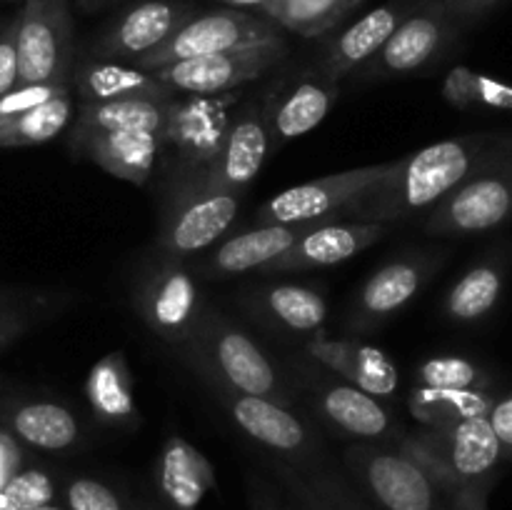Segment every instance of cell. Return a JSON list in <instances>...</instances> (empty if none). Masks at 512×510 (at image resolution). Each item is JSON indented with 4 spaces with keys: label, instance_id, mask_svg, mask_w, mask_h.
Segmentation results:
<instances>
[{
    "label": "cell",
    "instance_id": "cell-5",
    "mask_svg": "<svg viewBox=\"0 0 512 510\" xmlns=\"http://www.w3.org/2000/svg\"><path fill=\"white\" fill-rule=\"evenodd\" d=\"M350 483L378 510H450V495L400 445L355 443L343 455Z\"/></svg>",
    "mask_w": 512,
    "mask_h": 510
},
{
    "label": "cell",
    "instance_id": "cell-43",
    "mask_svg": "<svg viewBox=\"0 0 512 510\" xmlns=\"http://www.w3.org/2000/svg\"><path fill=\"white\" fill-rule=\"evenodd\" d=\"M503 0H443L445 10L450 13V18L458 23V28H468L475 25L478 20H483L490 10H495Z\"/></svg>",
    "mask_w": 512,
    "mask_h": 510
},
{
    "label": "cell",
    "instance_id": "cell-10",
    "mask_svg": "<svg viewBox=\"0 0 512 510\" xmlns=\"http://www.w3.org/2000/svg\"><path fill=\"white\" fill-rule=\"evenodd\" d=\"M240 108L238 95H175L168 108L163 150L178 158L183 173H205L220 155L235 113Z\"/></svg>",
    "mask_w": 512,
    "mask_h": 510
},
{
    "label": "cell",
    "instance_id": "cell-29",
    "mask_svg": "<svg viewBox=\"0 0 512 510\" xmlns=\"http://www.w3.org/2000/svg\"><path fill=\"white\" fill-rule=\"evenodd\" d=\"M5 420L13 435L40 450H68L80 440L78 418L65 405L53 400L13 405Z\"/></svg>",
    "mask_w": 512,
    "mask_h": 510
},
{
    "label": "cell",
    "instance_id": "cell-8",
    "mask_svg": "<svg viewBox=\"0 0 512 510\" xmlns=\"http://www.w3.org/2000/svg\"><path fill=\"white\" fill-rule=\"evenodd\" d=\"M18 85H63L73 65V15L68 0H25L15 15Z\"/></svg>",
    "mask_w": 512,
    "mask_h": 510
},
{
    "label": "cell",
    "instance_id": "cell-32",
    "mask_svg": "<svg viewBox=\"0 0 512 510\" xmlns=\"http://www.w3.org/2000/svg\"><path fill=\"white\" fill-rule=\"evenodd\" d=\"M505 270L500 260H485L470 268L445 298V315L455 323H473L485 318L500 300Z\"/></svg>",
    "mask_w": 512,
    "mask_h": 510
},
{
    "label": "cell",
    "instance_id": "cell-26",
    "mask_svg": "<svg viewBox=\"0 0 512 510\" xmlns=\"http://www.w3.org/2000/svg\"><path fill=\"white\" fill-rule=\"evenodd\" d=\"M80 103H108V100H173L175 93L160 83L150 70L128 68L118 60L95 58L75 75Z\"/></svg>",
    "mask_w": 512,
    "mask_h": 510
},
{
    "label": "cell",
    "instance_id": "cell-50",
    "mask_svg": "<svg viewBox=\"0 0 512 510\" xmlns=\"http://www.w3.org/2000/svg\"><path fill=\"white\" fill-rule=\"evenodd\" d=\"M30 510H63V508L55 503H50V505H38V508H30Z\"/></svg>",
    "mask_w": 512,
    "mask_h": 510
},
{
    "label": "cell",
    "instance_id": "cell-51",
    "mask_svg": "<svg viewBox=\"0 0 512 510\" xmlns=\"http://www.w3.org/2000/svg\"><path fill=\"white\" fill-rule=\"evenodd\" d=\"M235 3H255V5H263L265 0H235Z\"/></svg>",
    "mask_w": 512,
    "mask_h": 510
},
{
    "label": "cell",
    "instance_id": "cell-3",
    "mask_svg": "<svg viewBox=\"0 0 512 510\" xmlns=\"http://www.w3.org/2000/svg\"><path fill=\"white\" fill-rule=\"evenodd\" d=\"M512 220V133H500L478 168L423 220L430 235H478Z\"/></svg>",
    "mask_w": 512,
    "mask_h": 510
},
{
    "label": "cell",
    "instance_id": "cell-36",
    "mask_svg": "<svg viewBox=\"0 0 512 510\" xmlns=\"http://www.w3.org/2000/svg\"><path fill=\"white\" fill-rule=\"evenodd\" d=\"M443 95L455 108H473V105H485V108L512 110V88L500 83V80L488 78L475 70L458 68L445 75Z\"/></svg>",
    "mask_w": 512,
    "mask_h": 510
},
{
    "label": "cell",
    "instance_id": "cell-19",
    "mask_svg": "<svg viewBox=\"0 0 512 510\" xmlns=\"http://www.w3.org/2000/svg\"><path fill=\"white\" fill-rule=\"evenodd\" d=\"M440 260H443V253H410L375 270L365 280L355 300L353 315H350L353 328L368 330L393 318L420 293Z\"/></svg>",
    "mask_w": 512,
    "mask_h": 510
},
{
    "label": "cell",
    "instance_id": "cell-38",
    "mask_svg": "<svg viewBox=\"0 0 512 510\" xmlns=\"http://www.w3.org/2000/svg\"><path fill=\"white\" fill-rule=\"evenodd\" d=\"M3 493L8 495V500L15 505V510H30L38 508V505L55 503L58 488H55V480L48 470L28 468L18 470V473L8 480Z\"/></svg>",
    "mask_w": 512,
    "mask_h": 510
},
{
    "label": "cell",
    "instance_id": "cell-42",
    "mask_svg": "<svg viewBox=\"0 0 512 510\" xmlns=\"http://www.w3.org/2000/svg\"><path fill=\"white\" fill-rule=\"evenodd\" d=\"M15 30L18 20H8L0 28V98L18 85V55H15Z\"/></svg>",
    "mask_w": 512,
    "mask_h": 510
},
{
    "label": "cell",
    "instance_id": "cell-31",
    "mask_svg": "<svg viewBox=\"0 0 512 510\" xmlns=\"http://www.w3.org/2000/svg\"><path fill=\"white\" fill-rule=\"evenodd\" d=\"M170 100H108L80 103L75 128L80 130H138L163 135Z\"/></svg>",
    "mask_w": 512,
    "mask_h": 510
},
{
    "label": "cell",
    "instance_id": "cell-2",
    "mask_svg": "<svg viewBox=\"0 0 512 510\" xmlns=\"http://www.w3.org/2000/svg\"><path fill=\"white\" fill-rule=\"evenodd\" d=\"M183 355L213 385V390L258 395L285 408L293 405L295 398L288 380L270 363L263 348L210 305L193 340L183 348Z\"/></svg>",
    "mask_w": 512,
    "mask_h": 510
},
{
    "label": "cell",
    "instance_id": "cell-7",
    "mask_svg": "<svg viewBox=\"0 0 512 510\" xmlns=\"http://www.w3.org/2000/svg\"><path fill=\"white\" fill-rule=\"evenodd\" d=\"M135 308L163 343L183 350L193 340L208 303L188 260L163 255L140 278Z\"/></svg>",
    "mask_w": 512,
    "mask_h": 510
},
{
    "label": "cell",
    "instance_id": "cell-34",
    "mask_svg": "<svg viewBox=\"0 0 512 510\" xmlns=\"http://www.w3.org/2000/svg\"><path fill=\"white\" fill-rule=\"evenodd\" d=\"M495 400L485 390H450V388H428L418 385L410 390L408 408L410 415L420 425H448L455 420L478 418L488 415Z\"/></svg>",
    "mask_w": 512,
    "mask_h": 510
},
{
    "label": "cell",
    "instance_id": "cell-47",
    "mask_svg": "<svg viewBox=\"0 0 512 510\" xmlns=\"http://www.w3.org/2000/svg\"><path fill=\"white\" fill-rule=\"evenodd\" d=\"M253 510H305L303 505H285L280 503L278 498H273V495H258L253 503Z\"/></svg>",
    "mask_w": 512,
    "mask_h": 510
},
{
    "label": "cell",
    "instance_id": "cell-17",
    "mask_svg": "<svg viewBox=\"0 0 512 510\" xmlns=\"http://www.w3.org/2000/svg\"><path fill=\"white\" fill-rule=\"evenodd\" d=\"M308 388L315 408L343 435L363 443H400V425L375 395L333 378H313L308 373Z\"/></svg>",
    "mask_w": 512,
    "mask_h": 510
},
{
    "label": "cell",
    "instance_id": "cell-13",
    "mask_svg": "<svg viewBox=\"0 0 512 510\" xmlns=\"http://www.w3.org/2000/svg\"><path fill=\"white\" fill-rule=\"evenodd\" d=\"M285 55H288L285 40L273 38L225 53L205 55V58L180 60L150 73L168 85L175 95H223L268 73Z\"/></svg>",
    "mask_w": 512,
    "mask_h": 510
},
{
    "label": "cell",
    "instance_id": "cell-21",
    "mask_svg": "<svg viewBox=\"0 0 512 510\" xmlns=\"http://www.w3.org/2000/svg\"><path fill=\"white\" fill-rule=\"evenodd\" d=\"M390 233V225L368 223V220H328V223H315L313 228L300 235L298 243L270 263L263 275H280L290 270H310V268H330V265L345 263L370 248L373 243L383 240Z\"/></svg>",
    "mask_w": 512,
    "mask_h": 510
},
{
    "label": "cell",
    "instance_id": "cell-27",
    "mask_svg": "<svg viewBox=\"0 0 512 510\" xmlns=\"http://www.w3.org/2000/svg\"><path fill=\"white\" fill-rule=\"evenodd\" d=\"M245 303L265 323L278 325L288 333H318L328 318V303L323 295L305 285H268V288L253 290Z\"/></svg>",
    "mask_w": 512,
    "mask_h": 510
},
{
    "label": "cell",
    "instance_id": "cell-24",
    "mask_svg": "<svg viewBox=\"0 0 512 510\" xmlns=\"http://www.w3.org/2000/svg\"><path fill=\"white\" fill-rule=\"evenodd\" d=\"M305 348L310 358L323 365L328 373H335L340 380L375 398H390L398 390V368L390 363L383 350L373 345L358 343V340H333L323 330H318Z\"/></svg>",
    "mask_w": 512,
    "mask_h": 510
},
{
    "label": "cell",
    "instance_id": "cell-35",
    "mask_svg": "<svg viewBox=\"0 0 512 510\" xmlns=\"http://www.w3.org/2000/svg\"><path fill=\"white\" fill-rule=\"evenodd\" d=\"M73 118V98L70 90L45 100L43 105L13 115L0 123V148H25L40 145L63 133L65 125Z\"/></svg>",
    "mask_w": 512,
    "mask_h": 510
},
{
    "label": "cell",
    "instance_id": "cell-14",
    "mask_svg": "<svg viewBox=\"0 0 512 510\" xmlns=\"http://www.w3.org/2000/svg\"><path fill=\"white\" fill-rule=\"evenodd\" d=\"M215 393L238 428L250 440L263 445L268 453L278 455L280 463L295 470H310L320 465L318 435L293 410L273 400L258 398V395H240L228 393V390H215Z\"/></svg>",
    "mask_w": 512,
    "mask_h": 510
},
{
    "label": "cell",
    "instance_id": "cell-44",
    "mask_svg": "<svg viewBox=\"0 0 512 510\" xmlns=\"http://www.w3.org/2000/svg\"><path fill=\"white\" fill-rule=\"evenodd\" d=\"M490 425H493L498 443L503 448V455L512 458V395H505L503 400L493 403L488 413Z\"/></svg>",
    "mask_w": 512,
    "mask_h": 510
},
{
    "label": "cell",
    "instance_id": "cell-48",
    "mask_svg": "<svg viewBox=\"0 0 512 510\" xmlns=\"http://www.w3.org/2000/svg\"><path fill=\"white\" fill-rule=\"evenodd\" d=\"M80 5H83L85 10H93V8H98V5H103V3H108V0H78Z\"/></svg>",
    "mask_w": 512,
    "mask_h": 510
},
{
    "label": "cell",
    "instance_id": "cell-16",
    "mask_svg": "<svg viewBox=\"0 0 512 510\" xmlns=\"http://www.w3.org/2000/svg\"><path fill=\"white\" fill-rule=\"evenodd\" d=\"M315 223L300 225H253L250 230L233 235L228 240H218L213 248L200 253L190 263L195 275L203 278H233L245 273H263L270 263L283 258L300 240V235Z\"/></svg>",
    "mask_w": 512,
    "mask_h": 510
},
{
    "label": "cell",
    "instance_id": "cell-25",
    "mask_svg": "<svg viewBox=\"0 0 512 510\" xmlns=\"http://www.w3.org/2000/svg\"><path fill=\"white\" fill-rule=\"evenodd\" d=\"M215 485L210 460L183 435H168L158 460V488L170 510H198Z\"/></svg>",
    "mask_w": 512,
    "mask_h": 510
},
{
    "label": "cell",
    "instance_id": "cell-39",
    "mask_svg": "<svg viewBox=\"0 0 512 510\" xmlns=\"http://www.w3.org/2000/svg\"><path fill=\"white\" fill-rule=\"evenodd\" d=\"M65 505L68 510H128L110 485L88 475H78L65 483Z\"/></svg>",
    "mask_w": 512,
    "mask_h": 510
},
{
    "label": "cell",
    "instance_id": "cell-9",
    "mask_svg": "<svg viewBox=\"0 0 512 510\" xmlns=\"http://www.w3.org/2000/svg\"><path fill=\"white\" fill-rule=\"evenodd\" d=\"M458 33V23L450 18L443 0H425L390 35L388 43L355 73L363 83H383V80L420 73L443 58Z\"/></svg>",
    "mask_w": 512,
    "mask_h": 510
},
{
    "label": "cell",
    "instance_id": "cell-45",
    "mask_svg": "<svg viewBox=\"0 0 512 510\" xmlns=\"http://www.w3.org/2000/svg\"><path fill=\"white\" fill-rule=\"evenodd\" d=\"M490 483L463 485L450 493V510H488Z\"/></svg>",
    "mask_w": 512,
    "mask_h": 510
},
{
    "label": "cell",
    "instance_id": "cell-1",
    "mask_svg": "<svg viewBox=\"0 0 512 510\" xmlns=\"http://www.w3.org/2000/svg\"><path fill=\"white\" fill-rule=\"evenodd\" d=\"M498 138L500 133H468L398 158L390 173L365 190L343 218L395 225L428 215L478 168Z\"/></svg>",
    "mask_w": 512,
    "mask_h": 510
},
{
    "label": "cell",
    "instance_id": "cell-23",
    "mask_svg": "<svg viewBox=\"0 0 512 510\" xmlns=\"http://www.w3.org/2000/svg\"><path fill=\"white\" fill-rule=\"evenodd\" d=\"M70 148L78 158L90 160L115 178L145 185L153 173L155 160L163 153V140L160 135L138 133V130L73 128Z\"/></svg>",
    "mask_w": 512,
    "mask_h": 510
},
{
    "label": "cell",
    "instance_id": "cell-11",
    "mask_svg": "<svg viewBox=\"0 0 512 510\" xmlns=\"http://www.w3.org/2000/svg\"><path fill=\"white\" fill-rule=\"evenodd\" d=\"M273 38H280L278 25L273 20L235 8L213 10V13L193 15L163 45L140 55L133 63L140 70H155L170 63H180V60L205 58V55L225 53V50L265 43Z\"/></svg>",
    "mask_w": 512,
    "mask_h": 510
},
{
    "label": "cell",
    "instance_id": "cell-6",
    "mask_svg": "<svg viewBox=\"0 0 512 510\" xmlns=\"http://www.w3.org/2000/svg\"><path fill=\"white\" fill-rule=\"evenodd\" d=\"M243 195L205 183L200 175L185 173L173 190L160 223L158 245L163 255L193 260L213 248L233 225Z\"/></svg>",
    "mask_w": 512,
    "mask_h": 510
},
{
    "label": "cell",
    "instance_id": "cell-18",
    "mask_svg": "<svg viewBox=\"0 0 512 510\" xmlns=\"http://www.w3.org/2000/svg\"><path fill=\"white\" fill-rule=\"evenodd\" d=\"M270 150L268 118H265V98L248 100L235 113L233 125L228 130L220 155L213 160L205 173H195L205 183L215 185L228 193L245 195L260 168L265 163V155Z\"/></svg>",
    "mask_w": 512,
    "mask_h": 510
},
{
    "label": "cell",
    "instance_id": "cell-12",
    "mask_svg": "<svg viewBox=\"0 0 512 510\" xmlns=\"http://www.w3.org/2000/svg\"><path fill=\"white\" fill-rule=\"evenodd\" d=\"M395 160L365 168L343 170V173L323 175L310 183L295 185L270 198L255 213V225H300V223H328L343 218L345 210L373 188L380 178L390 173Z\"/></svg>",
    "mask_w": 512,
    "mask_h": 510
},
{
    "label": "cell",
    "instance_id": "cell-37",
    "mask_svg": "<svg viewBox=\"0 0 512 510\" xmlns=\"http://www.w3.org/2000/svg\"><path fill=\"white\" fill-rule=\"evenodd\" d=\"M418 380L420 385H428V388L483 390L488 375L473 360L460 358V355H438L420 365Z\"/></svg>",
    "mask_w": 512,
    "mask_h": 510
},
{
    "label": "cell",
    "instance_id": "cell-28",
    "mask_svg": "<svg viewBox=\"0 0 512 510\" xmlns=\"http://www.w3.org/2000/svg\"><path fill=\"white\" fill-rule=\"evenodd\" d=\"M93 413L108 425H133L138 420L135 408V383L123 353H108L90 368L85 383Z\"/></svg>",
    "mask_w": 512,
    "mask_h": 510
},
{
    "label": "cell",
    "instance_id": "cell-4",
    "mask_svg": "<svg viewBox=\"0 0 512 510\" xmlns=\"http://www.w3.org/2000/svg\"><path fill=\"white\" fill-rule=\"evenodd\" d=\"M398 445L420 460L448 495L463 485L493 483V473L503 458L488 415L433 428L423 425L418 433L403 435Z\"/></svg>",
    "mask_w": 512,
    "mask_h": 510
},
{
    "label": "cell",
    "instance_id": "cell-49",
    "mask_svg": "<svg viewBox=\"0 0 512 510\" xmlns=\"http://www.w3.org/2000/svg\"><path fill=\"white\" fill-rule=\"evenodd\" d=\"M0 510H15V505L10 503V500H8V495H5L3 490H0Z\"/></svg>",
    "mask_w": 512,
    "mask_h": 510
},
{
    "label": "cell",
    "instance_id": "cell-20",
    "mask_svg": "<svg viewBox=\"0 0 512 510\" xmlns=\"http://www.w3.org/2000/svg\"><path fill=\"white\" fill-rule=\"evenodd\" d=\"M193 18V8L178 0H145L125 10L93 45L95 58L135 60L163 45Z\"/></svg>",
    "mask_w": 512,
    "mask_h": 510
},
{
    "label": "cell",
    "instance_id": "cell-41",
    "mask_svg": "<svg viewBox=\"0 0 512 510\" xmlns=\"http://www.w3.org/2000/svg\"><path fill=\"white\" fill-rule=\"evenodd\" d=\"M68 83L63 85H15L8 95L0 98V123L13 115L25 113V110L35 108V105H43L45 100L55 98V95L65 93Z\"/></svg>",
    "mask_w": 512,
    "mask_h": 510
},
{
    "label": "cell",
    "instance_id": "cell-33",
    "mask_svg": "<svg viewBox=\"0 0 512 510\" xmlns=\"http://www.w3.org/2000/svg\"><path fill=\"white\" fill-rule=\"evenodd\" d=\"M363 0H265L268 20L303 38H318L343 23Z\"/></svg>",
    "mask_w": 512,
    "mask_h": 510
},
{
    "label": "cell",
    "instance_id": "cell-46",
    "mask_svg": "<svg viewBox=\"0 0 512 510\" xmlns=\"http://www.w3.org/2000/svg\"><path fill=\"white\" fill-rule=\"evenodd\" d=\"M20 463H23V455H20L15 438L5 433V430H0V490H3L5 485H8V480L18 473Z\"/></svg>",
    "mask_w": 512,
    "mask_h": 510
},
{
    "label": "cell",
    "instance_id": "cell-15",
    "mask_svg": "<svg viewBox=\"0 0 512 510\" xmlns=\"http://www.w3.org/2000/svg\"><path fill=\"white\" fill-rule=\"evenodd\" d=\"M335 100H338V80L330 78L320 65L300 73L273 95H265L270 148H280L318 128Z\"/></svg>",
    "mask_w": 512,
    "mask_h": 510
},
{
    "label": "cell",
    "instance_id": "cell-30",
    "mask_svg": "<svg viewBox=\"0 0 512 510\" xmlns=\"http://www.w3.org/2000/svg\"><path fill=\"white\" fill-rule=\"evenodd\" d=\"M275 470L305 510H373L348 478L323 465L295 470L285 463H275Z\"/></svg>",
    "mask_w": 512,
    "mask_h": 510
},
{
    "label": "cell",
    "instance_id": "cell-40",
    "mask_svg": "<svg viewBox=\"0 0 512 510\" xmlns=\"http://www.w3.org/2000/svg\"><path fill=\"white\" fill-rule=\"evenodd\" d=\"M53 313V305H40V298L23 300L0 293V348L23 335L40 315Z\"/></svg>",
    "mask_w": 512,
    "mask_h": 510
},
{
    "label": "cell",
    "instance_id": "cell-22",
    "mask_svg": "<svg viewBox=\"0 0 512 510\" xmlns=\"http://www.w3.org/2000/svg\"><path fill=\"white\" fill-rule=\"evenodd\" d=\"M425 0H388L375 10L365 13L363 18L355 20L353 25L328 40L320 58V68L333 80H343L345 75H353L360 65L368 63L385 43L390 35L403 25L413 10L420 8Z\"/></svg>",
    "mask_w": 512,
    "mask_h": 510
}]
</instances>
